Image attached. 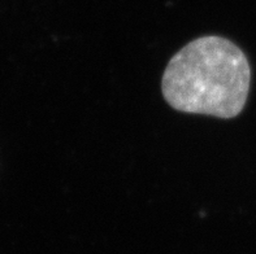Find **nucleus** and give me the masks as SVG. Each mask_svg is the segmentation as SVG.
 Returning a JSON list of instances; mask_svg holds the SVG:
<instances>
[{"mask_svg":"<svg viewBox=\"0 0 256 254\" xmlns=\"http://www.w3.org/2000/svg\"><path fill=\"white\" fill-rule=\"evenodd\" d=\"M251 70L244 51L222 36L195 39L166 65L162 91L173 109L234 118L246 105Z\"/></svg>","mask_w":256,"mask_h":254,"instance_id":"f257e3e1","label":"nucleus"}]
</instances>
